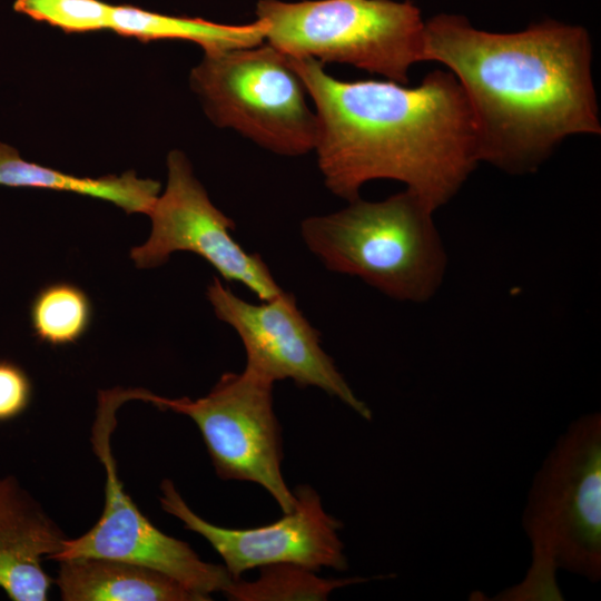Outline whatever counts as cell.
I'll return each instance as SVG.
<instances>
[{
	"label": "cell",
	"instance_id": "6da1fadb",
	"mask_svg": "<svg viewBox=\"0 0 601 601\" xmlns=\"http://www.w3.org/2000/svg\"><path fill=\"white\" fill-rule=\"evenodd\" d=\"M424 61L457 79L470 106L479 161L534 173L566 138L600 135L588 30L555 20L496 33L454 13L424 28Z\"/></svg>",
	"mask_w": 601,
	"mask_h": 601
},
{
	"label": "cell",
	"instance_id": "7a4b0ae2",
	"mask_svg": "<svg viewBox=\"0 0 601 601\" xmlns=\"http://www.w3.org/2000/svg\"><path fill=\"white\" fill-rule=\"evenodd\" d=\"M288 59L313 101L314 150L334 195L352 201L366 183L392 179L436 210L480 162L472 112L452 72L437 69L407 87L392 80L343 81L315 59Z\"/></svg>",
	"mask_w": 601,
	"mask_h": 601
},
{
	"label": "cell",
	"instance_id": "3957f363",
	"mask_svg": "<svg viewBox=\"0 0 601 601\" xmlns=\"http://www.w3.org/2000/svg\"><path fill=\"white\" fill-rule=\"evenodd\" d=\"M531 543L524 578L493 600L560 601L558 570L601 579V415L570 423L534 474L522 515Z\"/></svg>",
	"mask_w": 601,
	"mask_h": 601
},
{
	"label": "cell",
	"instance_id": "277c9868",
	"mask_svg": "<svg viewBox=\"0 0 601 601\" xmlns=\"http://www.w3.org/2000/svg\"><path fill=\"white\" fill-rule=\"evenodd\" d=\"M434 211L405 188L381 201L357 198L338 211L308 217L300 235L327 269L357 276L394 299L424 303L447 266Z\"/></svg>",
	"mask_w": 601,
	"mask_h": 601
},
{
	"label": "cell",
	"instance_id": "5b68a950",
	"mask_svg": "<svg viewBox=\"0 0 601 601\" xmlns=\"http://www.w3.org/2000/svg\"><path fill=\"white\" fill-rule=\"evenodd\" d=\"M267 43L288 57L338 62L398 83L424 61L420 9L406 0H259Z\"/></svg>",
	"mask_w": 601,
	"mask_h": 601
},
{
	"label": "cell",
	"instance_id": "8992f818",
	"mask_svg": "<svg viewBox=\"0 0 601 601\" xmlns=\"http://www.w3.org/2000/svg\"><path fill=\"white\" fill-rule=\"evenodd\" d=\"M190 82L218 127L282 156L315 149L317 118L306 88L288 57L269 43L205 51Z\"/></svg>",
	"mask_w": 601,
	"mask_h": 601
},
{
	"label": "cell",
	"instance_id": "52a82bcc",
	"mask_svg": "<svg viewBox=\"0 0 601 601\" xmlns=\"http://www.w3.org/2000/svg\"><path fill=\"white\" fill-rule=\"evenodd\" d=\"M274 383L247 368L224 373L199 398H168L130 388L131 401H144L191 418L201 433L211 463L223 480L248 481L264 487L283 513L296 497L282 474V436L273 406Z\"/></svg>",
	"mask_w": 601,
	"mask_h": 601
},
{
	"label": "cell",
	"instance_id": "ba28073f",
	"mask_svg": "<svg viewBox=\"0 0 601 601\" xmlns=\"http://www.w3.org/2000/svg\"><path fill=\"white\" fill-rule=\"evenodd\" d=\"M128 393L121 387L98 393L91 445L106 474L104 510L90 530L67 538L51 560L105 558L140 564L210 600V593L224 592L233 581L226 568L201 560L187 542L161 532L141 513L118 476L111 435L117 410L130 401Z\"/></svg>",
	"mask_w": 601,
	"mask_h": 601
},
{
	"label": "cell",
	"instance_id": "9c48e42d",
	"mask_svg": "<svg viewBox=\"0 0 601 601\" xmlns=\"http://www.w3.org/2000/svg\"><path fill=\"white\" fill-rule=\"evenodd\" d=\"M168 180L148 216L151 233L145 244L130 250L138 268L165 264L175 252H191L203 257L227 282H237L260 300L283 289L257 254L246 252L231 236L234 221L209 199L193 173L185 154L167 156Z\"/></svg>",
	"mask_w": 601,
	"mask_h": 601
},
{
	"label": "cell",
	"instance_id": "30bf717a",
	"mask_svg": "<svg viewBox=\"0 0 601 601\" xmlns=\"http://www.w3.org/2000/svg\"><path fill=\"white\" fill-rule=\"evenodd\" d=\"M217 318L231 326L246 352L245 368L275 383L292 380L299 387H318L365 420L370 407L359 400L321 345L293 294L282 290L253 304L235 295L217 277L207 287Z\"/></svg>",
	"mask_w": 601,
	"mask_h": 601
},
{
	"label": "cell",
	"instance_id": "8fae6325",
	"mask_svg": "<svg viewBox=\"0 0 601 601\" xmlns=\"http://www.w3.org/2000/svg\"><path fill=\"white\" fill-rule=\"evenodd\" d=\"M164 511L180 520L185 529L203 536L220 555L233 578L254 568L293 563L314 571L347 569L344 544L338 536L341 522L323 509L319 495L309 485L294 491L296 504L278 521L252 529H228L196 514L170 480L160 484Z\"/></svg>",
	"mask_w": 601,
	"mask_h": 601
},
{
	"label": "cell",
	"instance_id": "7c38bea8",
	"mask_svg": "<svg viewBox=\"0 0 601 601\" xmlns=\"http://www.w3.org/2000/svg\"><path fill=\"white\" fill-rule=\"evenodd\" d=\"M67 539L14 477L0 479V589L13 601H46L52 579L42 566Z\"/></svg>",
	"mask_w": 601,
	"mask_h": 601
},
{
	"label": "cell",
	"instance_id": "4fadbf2b",
	"mask_svg": "<svg viewBox=\"0 0 601 601\" xmlns=\"http://www.w3.org/2000/svg\"><path fill=\"white\" fill-rule=\"evenodd\" d=\"M55 580L65 601H207L150 568L105 558L58 561Z\"/></svg>",
	"mask_w": 601,
	"mask_h": 601
},
{
	"label": "cell",
	"instance_id": "5bb4252c",
	"mask_svg": "<svg viewBox=\"0 0 601 601\" xmlns=\"http://www.w3.org/2000/svg\"><path fill=\"white\" fill-rule=\"evenodd\" d=\"M0 186L69 191L112 203L127 214H147L159 196L160 183L134 171L98 178L78 177L30 162L18 150L0 142Z\"/></svg>",
	"mask_w": 601,
	"mask_h": 601
},
{
	"label": "cell",
	"instance_id": "9a60e30c",
	"mask_svg": "<svg viewBox=\"0 0 601 601\" xmlns=\"http://www.w3.org/2000/svg\"><path fill=\"white\" fill-rule=\"evenodd\" d=\"M110 29L141 41L179 39L196 42L205 51H215L258 46L266 38L268 24L259 19L248 24H221L132 6H112Z\"/></svg>",
	"mask_w": 601,
	"mask_h": 601
},
{
	"label": "cell",
	"instance_id": "2e32d148",
	"mask_svg": "<svg viewBox=\"0 0 601 601\" xmlns=\"http://www.w3.org/2000/svg\"><path fill=\"white\" fill-rule=\"evenodd\" d=\"M259 569L257 580H233L223 593L236 601L326 600L335 589L365 581L364 578L324 579L316 571L293 563Z\"/></svg>",
	"mask_w": 601,
	"mask_h": 601
},
{
	"label": "cell",
	"instance_id": "e0dca14e",
	"mask_svg": "<svg viewBox=\"0 0 601 601\" xmlns=\"http://www.w3.org/2000/svg\"><path fill=\"white\" fill-rule=\"evenodd\" d=\"M91 303L87 294L70 283H53L33 298L30 319L36 337L51 346L76 343L91 321Z\"/></svg>",
	"mask_w": 601,
	"mask_h": 601
},
{
	"label": "cell",
	"instance_id": "ac0fdd59",
	"mask_svg": "<svg viewBox=\"0 0 601 601\" xmlns=\"http://www.w3.org/2000/svg\"><path fill=\"white\" fill-rule=\"evenodd\" d=\"M13 9L65 32L110 29L112 12L101 0H16Z\"/></svg>",
	"mask_w": 601,
	"mask_h": 601
},
{
	"label": "cell",
	"instance_id": "d6986e66",
	"mask_svg": "<svg viewBox=\"0 0 601 601\" xmlns=\"http://www.w3.org/2000/svg\"><path fill=\"white\" fill-rule=\"evenodd\" d=\"M31 395L32 385L27 373L12 362L0 361V422L22 414Z\"/></svg>",
	"mask_w": 601,
	"mask_h": 601
}]
</instances>
